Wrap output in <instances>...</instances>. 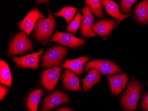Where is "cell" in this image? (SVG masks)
<instances>
[{
	"label": "cell",
	"mask_w": 148,
	"mask_h": 111,
	"mask_svg": "<svg viewBox=\"0 0 148 111\" xmlns=\"http://www.w3.org/2000/svg\"><path fill=\"white\" fill-rule=\"evenodd\" d=\"M45 18V17L37 8H34L28 12L21 21L17 23V26L20 30L24 31L27 35H29L36 21L39 19Z\"/></svg>",
	"instance_id": "9"
},
{
	"label": "cell",
	"mask_w": 148,
	"mask_h": 111,
	"mask_svg": "<svg viewBox=\"0 0 148 111\" xmlns=\"http://www.w3.org/2000/svg\"><path fill=\"white\" fill-rule=\"evenodd\" d=\"M136 1V0H122L120 2L121 11L129 15L131 12V6Z\"/></svg>",
	"instance_id": "24"
},
{
	"label": "cell",
	"mask_w": 148,
	"mask_h": 111,
	"mask_svg": "<svg viewBox=\"0 0 148 111\" xmlns=\"http://www.w3.org/2000/svg\"><path fill=\"white\" fill-rule=\"evenodd\" d=\"M135 17L141 24L148 22V1H143L140 2L134 9Z\"/></svg>",
	"instance_id": "18"
},
{
	"label": "cell",
	"mask_w": 148,
	"mask_h": 111,
	"mask_svg": "<svg viewBox=\"0 0 148 111\" xmlns=\"http://www.w3.org/2000/svg\"><path fill=\"white\" fill-rule=\"evenodd\" d=\"M32 48L30 40L23 31L16 34L11 41L9 45L8 55L23 54L29 52Z\"/></svg>",
	"instance_id": "4"
},
{
	"label": "cell",
	"mask_w": 148,
	"mask_h": 111,
	"mask_svg": "<svg viewBox=\"0 0 148 111\" xmlns=\"http://www.w3.org/2000/svg\"><path fill=\"white\" fill-rule=\"evenodd\" d=\"M43 53V50H42L38 52L28 54L25 56L13 57L12 59L18 67L36 69L39 66L40 55Z\"/></svg>",
	"instance_id": "10"
},
{
	"label": "cell",
	"mask_w": 148,
	"mask_h": 111,
	"mask_svg": "<svg viewBox=\"0 0 148 111\" xmlns=\"http://www.w3.org/2000/svg\"><path fill=\"white\" fill-rule=\"evenodd\" d=\"M83 16L78 11L76 15L72 21L66 27V31L68 32H72L74 34L77 32L81 23H82Z\"/></svg>",
	"instance_id": "23"
},
{
	"label": "cell",
	"mask_w": 148,
	"mask_h": 111,
	"mask_svg": "<svg viewBox=\"0 0 148 111\" xmlns=\"http://www.w3.org/2000/svg\"><path fill=\"white\" fill-rule=\"evenodd\" d=\"M51 41L57 42L61 45L69 46L71 48H75L83 46L86 40L77 38L71 33L56 31L54 35L50 38Z\"/></svg>",
	"instance_id": "8"
},
{
	"label": "cell",
	"mask_w": 148,
	"mask_h": 111,
	"mask_svg": "<svg viewBox=\"0 0 148 111\" xmlns=\"http://www.w3.org/2000/svg\"><path fill=\"white\" fill-rule=\"evenodd\" d=\"M142 88L140 83L133 77L121 99V103L126 111H136Z\"/></svg>",
	"instance_id": "1"
},
{
	"label": "cell",
	"mask_w": 148,
	"mask_h": 111,
	"mask_svg": "<svg viewBox=\"0 0 148 111\" xmlns=\"http://www.w3.org/2000/svg\"><path fill=\"white\" fill-rule=\"evenodd\" d=\"M80 10L83 13V18L81 25L80 33L85 37H93L96 34L92 30V24L94 22V18L90 12V9L88 6H85Z\"/></svg>",
	"instance_id": "11"
},
{
	"label": "cell",
	"mask_w": 148,
	"mask_h": 111,
	"mask_svg": "<svg viewBox=\"0 0 148 111\" xmlns=\"http://www.w3.org/2000/svg\"><path fill=\"white\" fill-rule=\"evenodd\" d=\"M86 4L89 7L91 12L98 18L104 17L103 8L100 1L99 0H86Z\"/></svg>",
	"instance_id": "22"
},
{
	"label": "cell",
	"mask_w": 148,
	"mask_h": 111,
	"mask_svg": "<svg viewBox=\"0 0 148 111\" xmlns=\"http://www.w3.org/2000/svg\"><path fill=\"white\" fill-rule=\"evenodd\" d=\"M62 68L55 66L45 70L41 73L40 82L41 85L48 91L54 90L61 73Z\"/></svg>",
	"instance_id": "6"
},
{
	"label": "cell",
	"mask_w": 148,
	"mask_h": 111,
	"mask_svg": "<svg viewBox=\"0 0 148 111\" xmlns=\"http://www.w3.org/2000/svg\"><path fill=\"white\" fill-rule=\"evenodd\" d=\"M8 91H9V89L7 88L4 86L1 85L0 86V99H1V100L3 99L6 96Z\"/></svg>",
	"instance_id": "25"
},
{
	"label": "cell",
	"mask_w": 148,
	"mask_h": 111,
	"mask_svg": "<svg viewBox=\"0 0 148 111\" xmlns=\"http://www.w3.org/2000/svg\"><path fill=\"white\" fill-rule=\"evenodd\" d=\"M38 2H46L48 1H37Z\"/></svg>",
	"instance_id": "28"
},
{
	"label": "cell",
	"mask_w": 148,
	"mask_h": 111,
	"mask_svg": "<svg viewBox=\"0 0 148 111\" xmlns=\"http://www.w3.org/2000/svg\"><path fill=\"white\" fill-rule=\"evenodd\" d=\"M68 50L67 48L59 46L49 48L42 55L41 65L51 68L63 65Z\"/></svg>",
	"instance_id": "3"
},
{
	"label": "cell",
	"mask_w": 148,
	"mask_h": 111,
	"mask_svg": "<svg viewBox=\"0 0 148 111\" xmlns=\"http://www.w3.org/2000/svg\"><path fill=\"white\" fill-rule=\"evenodd\" d=\"M116 21L110 18L100 20L92 25V30L101 37H106L109 35L111 31L116 26Z\"/></svg>",
	"instance_id": "13"
},
{
	"label": "cell",
	"mask_w": 148,
	"mask_h": 111,
	"mask_svg": "<svg viewBox=\"0 0 148 111\" xmlns=\"http://www.w3.org/2000/svg\"><path fill=\"white\" fill-rule=\"evenodd\" d=\"M12 81V76L10 69L7 63L1 60L0 62V82L1 84L11 87Z\"/></svg>",
	"instance_id": "20"
},
{
	"label": "cell",
	"mask_w": 148,
	"mask_h": 111,
	"mask_svg": "<svg viewBox=\"0 0 148 111\" xmlns=\"http://www.w3.org/2000/svg\"><path fill=\"white\" fill-rule=\"evenodd\" d=\"M90 59V57H82L73 60L66 59L64 63L61 66L62 67L72 71L78 76H80L84 71V64Z\"/></svg>",
	"instance_id": "16"
},
{
	"label": "cell",
	"mask_w": 148,
	"mask_h": 111,
	"mask_svg": "<svg viewBox=\"0 0 148 111\" xmlns=\"http://www.w3.org/2000/svg\"><path fill=\"white\" fill-rule=\"evenodd\" d=\"M86 71L90 68L98 69L103 75H111L122 72L123 69L113 62L106 60H93L84 65Z\"/></svg>",
	"instance_id": "5"
},
{
	"label": "cell",
	"mask_w": 148,
	"mask_h": 111,
	"mask_svg": "<svg viewBox=\"0 0 148 111\" xmlns=\"http://www.w3.org/2000/svg\"><path fill=\"white\" fill-rule=\"evenodd\" d=\"M100 2L104 6L106 12L117 20L118 24L131 15V14L126 15L121 13L119 10V4L114 1L110 0H102L100 1Z\"/></svg>",
	"instance_id": "15"
},
{
	"label": "cell",
	"mask_w": 148,
	"mask_h": 111,
	"mask_svg": "<svg viewBox=\"0 0 148 111\" xmlns=\"http://www.w3.org/2000/svg\"><path fill=\"white\" fill-rule=\"evenodd\" d=\"M56 111H73V110L69 108L63 107L57 109Z\"/></svg>",
	"instance_id": "27"
},
{
	"label": "cell",
	"mask_w": 148,
	"mask_h": 111,
	"mask_svg": "<svg viewBox=\"0 0 148 111\" xmlns=\"http://www.w3.org/2000/svg\"><path fill=\"white\" fill-rule=\"evenodd\" d=\"M77 9L75 7L66 6L60 10L55 13L54 15L56 16L62 17L65 19L66 22L69 23L73 19Z\"/></svg>",
	"instance_id": "21"
},
{
	"label": "cell",
	"mask_w": 148,
	"mask_h": 111,
	"mask_svg": "<svg viewBox=\"0 0 148 111\" xmlns=\"http://www.w3.org/2000/svg\"><path fill=\"white\" fill-rule=\"evenodd\" d=\"M110 91L113 95H118L124 89L129 78L126 73L107 76Z\"/></svg>",
	"instance_id": "12"
},
{
	"label": "cell",
	"mask_w": 148,
	"mask_h": 111,
	"mask_svg": "<svg viewBox=\"0 0 148 111\" xmlns=\"http://www.w3.org/2000/svg\"><path fill=\"white\" fill-rule=\"evenodd\" d=\"M43 93V90L39 88L29 93L26 101L27 108L29 111H37L38 103Z\"/></svg>",
	"instance_id": "19"
},
{
	"label": "cell",
	"mask_w": 148,
	"mask_h": 111,
	"mask_svg": "<svg viewBox=\"0 0 148 111\" xmlns=\"http://www.w3.org/2000/svg\"><path fill=\"white\" fill-rule=\"evenodd\" d=\"M55 19L49 10V15L45 19H40L36 21L33 31V36L40 43L46 44L49 41L55 29Z\"/></svg>",
	"instance_id": "2"
},
{
	"label": "cell",
	"mask_w": 148,
	"mask_h": 111,
	"mask_svg": "<svg viewBox=\"0 0 148 111\" xmlns=\"http://www.w3.org/2000/svg\"><path fill=\"white\" fill-rule=\"evenodd\" d=\"M70 101V99L67 94L60 90H56L48 95L43 100L41 110L42 111H49L57 106Z\"/></svg>",
	"instance_id": "7"
},
{
	"label": "cell",
	"mask_w": 148,
	"mask_h": 111,
	"mask_svg": "<svg viewBox=\"0 0 148 111\" xmlns=\"http://www.w3.org/2000/svg\"><path fill=\"white\" fill-rule=\"evenodd\" d=\"M62 81L64 88L71 91H81L79 80L69 69H66L62 75Z\"/></svg>",
	"instance_id": "14"
},
{
	"label": "cell",
	"mask_w": 148,
	"mask_h": 111,
	"mask_svg": "<svg viewBox=\"0 0 148 111\" xmlns=\"http://www.w3.org/2000/svg\"><path fill=\"white\" fill-rule=\"evenodd\" d=\"M142 108L144 111H148V92L145 95L142 103Z\"/></svg>",
	"instance_id": "26"
},
{
	"label": "cell",
	"mask_w": 148,
	"mask_h": 111,
	"mask_svg": "<svg viewBox=\"0 0 148 111\" xmlns=\"http://www.w3.org/2000/svg\"><path fill=\"white\" fill-rule=\"evenodd\" d=\"M101 79V72L98 69L90 68L85 77L81 80L84 91H87Z\"/></svg>",
	"instance_id": "17"
}]
</instances>
